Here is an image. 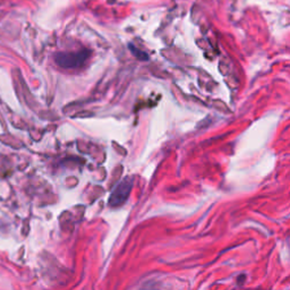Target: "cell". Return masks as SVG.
Listing matches in <instances>:
<instances>
[{"instance_id":"obj_1","label":"cell","mask_w":290,"mask_h":290,"mask_svg":"<svg viewBox=\"0 0 290 290\" xmlns=\"http://www.w3.org/2000/svg\"><path fill=\"white\" fill-rule=\"evenodd\" d=\"M91 52L89 50H82L78 52H61L57 53L55 60L58 66L65 69L78 68L88 60Z\"/></svg>"},{"instance_id":"obj_2","label":"cell","mask_w":290,"mask_h":290,"mask_svg":"<svg viewBox=\"0 0 290 290\" xmlns=\"http://www.w3.org/2000/svg\"><path fill=\"white\" fill-rule=\"evenodd\" d=\"M133 180H134L133 177H126V178H123L119 184L115 187V190L112 191L108 202L111 208L120 206L127 201V198L130 196L131 191L133 189V184H134Z\"/></svg>"},{"instance_id":"obj_3","label":"cell","mask_w":290,"mask_h":290,"mask_svg":"<svg viewBox=\"0 0 290 290\" xmlns=\"http://www.w3.org/2000/svg\"><path fill=\"white\" fill-rule=\"evenodd\" d=\"M130 49L133 52V55L135 56L136 58H138L139 60H148V59H149V56H148L147 52L141 51L139 49H137V48L134 47L133 45H130Z\"/></svg>"}]
</instances>
